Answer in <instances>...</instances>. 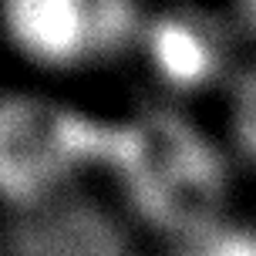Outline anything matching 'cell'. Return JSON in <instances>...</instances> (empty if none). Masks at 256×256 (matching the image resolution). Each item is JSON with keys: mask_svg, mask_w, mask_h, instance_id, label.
I'll list each match as a JSON object with an SVG mask.
<instances>
[{"mask_svg": "<svg viewBox=\"0 0 256 256\" xmlns=\"http://www.w3.org/2000/svg\"><path fill=\"white\" fill-rule=\"evenodd\" d=\"M104 158L122 172L128 202L152 226L172 232L216 230L230 172L196 125L176 115H145L108 138Z\"/></svg>", "mask_w": 256, "mask_h": 256, "instance_id": "cell-1", "label": "cell"}, {"mask_svg": "<svg viewBox=\"0 0 256 256\" xmlns=\"http://www.w3.org/2000/svg\"><path fill=\"white\" fill-rule=\"evenodd\" d=\"M236 20L246 34L256 38V0H236Z\"/></svg>", "mask_w": 256, "mask_h": 256, "instance_id": "cell-6", "label": "cell"}, {"mask_svg": "<svg viewBox=\"0 0 256 256\" xmlns=\"http://www.w3.org/2000/svg\"><path fill=\"white\" fill-rule=\"evenodd\" d=\"M94 125L48 91L0 98V209L34 212L104 158Z\"/></svg>", "mask_w": 256, "mask_h": 256, "instance_id": "cell-2", "label": "cell"}, {"mask_svg": "<svg viewBox=\"0 0 256 256\" xmlns=\"http://www.w3.org/2000/svg\"><path fill=\"white\" fill-rule=\"evenodd\" d=\"M135 27V0H0V51L38 81L91 71Z\"/></svg>", "mask_w": 256, "mask_h": 256, "instance_id": "cell-3", "label": "cell"}, {"mask_svg": "<svg viewBox=\"0 0 256 256\" xmlns=\"http://www.w3.org/2000/svg\"><path fill=\"white\" fill-rule=\"evenodd\" d=\"M145 48L152 71L176 91L212 84L226 68V34L199 10H172L158 17Z\"/></svg>", "mask_w": 256, "mask_h": 256, "instance_id": "cell-4", "label": "cell"}, {"mask_svg": "<svg viewBox=\"0 0 256 256\" xmlns=\"http://www.w3.org/2000/svg\"><path fill=\"white\" fill-rule=\"evenodd\" d=\"M230 132L232 145L256 168V68L243 71L230 94Z\"/></svg>", "mask_w": 256, "mask_h": 256, "instance_id": "cell-5", "label": "cell"}]
</instances>
